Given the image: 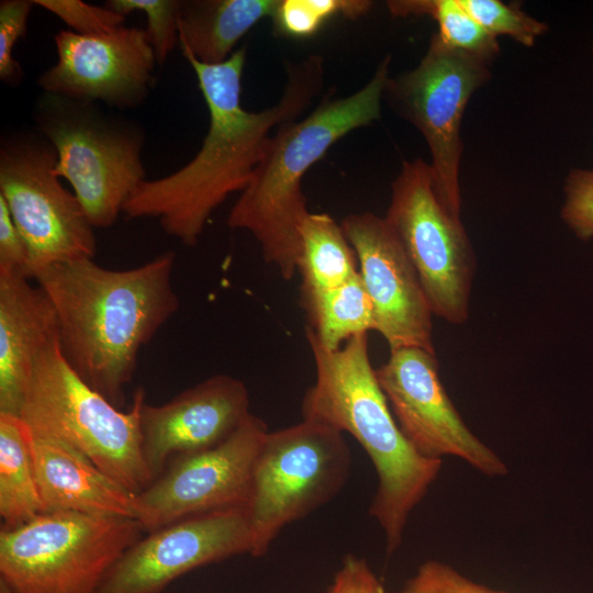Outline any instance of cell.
<instances>
[{
	"label": "cell",
	"instance_id": "obj_1",
	"mask_svg": "<svg viewBox=\"0 0 593 593\" xmlns=\"http://www.w3.org/2000/svg\"><path fill=\"white\" fill-rule=\"evenodd\" d=\"M209 111V128L194 157L178 170L144 180L123 206L126 219L155 217L165 233L186 246L198 244L211 214L249 183L273 132L296 120L323 87L318 55L286 66L281 98L261 111L242 105L246 48L217 65L183 54Z\"/></svg>",
	"mask_w": 593,
	"mask_h": 593
},
{
	"label": "cell",
	"instance_id": "obj_2",
	"mask_svg": "<svg viewBox=\"0 0 593 593\" xmlns=\"http://www.w3.org/2000/svg\"><path fill=\"white\" fill-rule=\"evenodd\" d=\"M174 267L175 253L168 250L128 269L78 258L43 267L32 277L55 309L65 359L119 409L142 347L180 307Z\"/></svg>",
	"mask_w": 593,
	"mask_h": 593
},
{
	"label": "cell",
	"instance_id": "obj_3",
	"mask_svg": "<svg viewBox=\"0 0 593 593\" xmlns=\"http://www.w3.org/2000/svg\"><path fill=\"white\" fill-rule=\"evenodd\" d=\"M305 336L316 377L303 395L302 418L349 434L367 452L378 477L369 514L383 532L387 552L393 553L411 513L438 478L443 460L423 457L402 434L371 366L368 333L334 350L307 328Z\"/></svg>",
	"mask_w": 593,
	"mask_h": 593
},
{
	"label": "cell",
	"instance_id": "obj_4",
	"mask_svg": "<svg viewBox=\"0 0 593 593\" xmlns=\"http://www.w3.org/2000/svg\"><path fill=\"white\" fill-rule=\"evenodd\" d=\"M390 60L385 57L354 93L325 100L304 118L278 127L228 213L227 226L250 233L265 261L286 280L298 272L300 230L310 213L301 184L304 175L340 138L380 119Z\"/></svg>",
	"mask_w": 593,
	"mask_h": 593
},
{
	"label": "cell",
	"instance_id": "obj_5",
	"mask_svg": "<svg viewBox=\"0 0 593 593\" xmlns=\"http://www.w3.org/2000/svg\"><path fill=\"white\" fill-rule=\"evenodd\" d=\"M146 392L138 387L121 411L88 385L65 359L59 338L37 357L19 417L32 435L80 452L134 494L153 477L141 449L139 416Z\"/></svg>",
	"mask_w": 593,
	"mask_h": 593
},
{
	"label": "cell",
	"instance_id": "obj_6",
	"mask_svg": "<svg viewBox=\"0 0 593 593\" xmlns=\"http://www.w3.org/2000/svg\"><path fill=\"white\" fill-rule=\"evenodd\" d=\"M32 116L56 152L55 175L69 182L92 226H112L146 180L144 128L96 102L46 92L36 99Z\"/></svg>",
	"mask_w": 593,
	"mask_h": 593
},
{
	"label": "cell",
	"instance_id": "obj_7",
	"mask_svg": "<svg viewBox=\"0 0 593 593\" xmlns=\"http://www.w3.org/2000/svg\"><path fill=\"white\" fill-rule=\"evenodd\" d=\"M144 533L135 518L42 513L0 532V579L14 593H97Z\"/></svg>",
	"mask_w": 593,
	"mask_h": 593
},
{
	"label": "cell",
	"instance_id": "obj_8",
	"mask_svg": "<svg viewBox=\"0 0 593 593\" xmlns=\"http://www.w3.org/2000/svg\"><path fill=\"white\" fill-rule=\"evenodd\" d=\"M351 451L344 434L303 419L268 432L258 452L247 503L251 557L265 556L281 530L332 501L346 485Z\"/></svg>",
	"mask_w": 593,
	"mask_h": 593
},
{
	"label": "cell",
	"instance_id": "obj_9",
	"mask_svg": "<svg viewBox=\"0 0 593 593\" xmlns=\"http://www.w3.org/2000/svg\"><path fill=\"white\" fill-rule=\"evenodd\" d=\"M491 64L447 45L435 33L418 65L389 78L384 89L391 107L424 137L435 192L457 217L461 208V121L470 98L490 79Z\"/></svg>",
	"mask_w": 593,
	"mask_h": 593
},
{
	"label": "cell",
	"instance_id": "obj_10",
	"mask_svg": "<svg viewBox=\"0 0 593 593\" xmlns=\"http://www.w3.org/2000/svg\"><path fill=\"white\" fill-rule=\"evenodd\" d=\"M55 165L53 145L37 131L2 136L0 197L26 243L31 279L43 267L93 258L97 250L94 227Z\"/></svg>",
	"mask_w": 593,
	"mask_h": 593
},
{
	"label": "cell",
	"instance_id": "obj_11",
	"mask_svg": "<svg viewBox=\"0 0 593 593\" xmlns=\"http://www.w3.org/2000/svg\"><path fill=\"white\" fill-rule=\"evenodd\" d=\"M384 217L401 240L433 314L452 324L465 323L474 253L460 217L439 201L428 163L403 161Z\"/></svg>",
	"mask_w": 593,
	"mask_h": 593
},
{
	"label": "cell",
	"instance_id": "obj_12",
	"mask_svg": "<svg viewBox=\"0 0 593 593\" xmlns=\"http://www.w3.org/2000/svg\"><path fill=\"white\" fill-rule=\"evenodd\" d=\"M436 355L417 347L390 350L376 376L406 440L423 457L450 456L494 478L505 461L467 426L446 392Z\"/></svg>",
	"mask_w": 593,
	"mask_h": 593
},
{
	"label": "cell",
	"instance_id": "obj_13",
	"mask_svg": "<svg viewBox=\"0 0 593 593\" xmlns=\"http://www.w3.org/2000/svg\"><path fill=\"white\" fill-rule=\"evenodd\" d=\"M249 414L220 445L175 458L136 494V519L144 532L209 512L247 506L254 466L268 433Z\"/></svg>",
	"mask_w": 593,
	"mask_h": 593
},
{
	"label": "cell",
	"instance_id": "obj_14",
	"mask_svg": "<svg viewBox=\"0 0 593 593\" xmlns=\"http://www.w3.org/2000/svg\"><path fill=\"white\" fill-rule=\"evenodd\" d=\"M246 506L170 523L131 545L97 593H163L179 577L203 566L251 553Z\"/></svg>",
	"mask_w": 593,
	"mask_h": 593
},
{
	"label": "cell",
	"instance_id": "obj_15",
	"mask_svg": "<svg viewBox=\"0 0 593 593\" xmlns=\"http://www.w3.org/2000/svg\"><path fill=\"white\" fill-rule=\"evenodd\" d=\"M54 43L56 63L37 78L43 92L133 109L154 88L158 64L145 29L122 25L97 35L61 30Z\"/></svg>",
	"mask_w": 593,
	"mask_h": 593
},
{
	"label": "cell",
	"instance_id": "obj_16",
	"mask_svg": "<svg viewBox=\"0 0 593 593\" xmlns=\"http://www.w3.org/2000/svg\"><path fill=\"white\" fill-rule=\"evenodd\" d=\"M340 226L353 246L371 300L374 331L390 350L417 347L435 354L432 309L417 273L385 217L353 213Z\"/></svg>",
	"mask_w": 593,
	"mask_h": 593
},
{
	"label": "cell",
	"instance_id": "obj_17",
	"mask_svg": "<svg viewBox=\"0 0 593 593\" xmlns=\"http://www.w3.org/2000/svg\"><path fill=\"white\" fill-rule=\"evenodd\" d=\"M249 406L245 383L228 374H214L160 405L145 400L141 449L153 481L175 458L225 441L250 414Z\"/></svg>",
	"mask_w": 593,
	"mask_h": 593
},
{
	"label": "cell",
	"instance_id": "obj_18",
	"mask_svg": "<svg viewBox=\"0 0 593 593\" xmlns=\"http://www.w3.org/2000/svg\"><path fill=\"white\" fill-rule=\"evenodd\" d=\"M22 273H0V414L19 416L35 361L58 336L45 291Z\"/></svg>",
	"mask_w": 593,
	"mask_h": 593
},
{
	"label": "cell",
	"instance_id": "obj_19",
	"mask_svg": "<svg viewBox=\"0 0 593 593\" xmlns=\"http://www.w3.org/2000/svg\"><path fill=\"white\" fill-rule=\"evenodd\" d=\"M30 436L44 513L76 512L136 519V494L70 447L31 433Z\"/></svg>",
	"mask_w": 593,
	"mask_h": 593
},
{
	"label": "cell",
	"instance_id": "obj_20",
	"mask_svg": "<svg viewBox=\"0 0 593 593\" xmlns=\"http://www.w3.org/2000/svg\"><path fill=\"white\" fill-rule=\"evenodd\" d=\"M280 0H181L179 46L206 65L226 61L238 41L260 20L272 18Z\"/></svg>",
	"mask_w": 593,
	"mask_h": 593
},
{
	"label": "cell",
	"instance_id": "obj_21",
	"mask_svg": "<svg viewBox=\"0 0 593 593\" xmlns=\"http://www.w3.org/2000/svg\"><path fill=\"white\" fill-rule=\"evenodd\" d=\"M42 513L30 432L19 416L0 414L1 528H15Z\"/></svg>",
	"mask_w": 593,
	"mask_h": 593
},
{
	"label": "cell",
	"instance_id": "obj_22",
	"mask_svg": "<svg viewBox=\"0 0 593 593\" xmlns=\"http://www.w3.org/2000/svg\"><path fill=\"white\" fill-rule=\"evenodd\" d=\"M298 272L302 300L334 289L358 273L355 250L340 224L326 213H309L300 230Z\"/></svg>",
	"mask_w": 593,
	"mask_h": 593
},
{
	"label": "cell",
	"instance_id": "obj_23",
	"mask_svg": "<svg viewBox=\"0 0 593 593\" xmlns=\"http://www.w3.org/2000/svg\"><path fill=\"white\" fill-rule=\"evenodd\" d=\"M302 303L309 318L306 328L327 349H338L354 336L374 331L372 303L359 271Z\"/></svg>",
	"mask_w": 593,
	"mask_h": 593
},
{
	"label": "cell",
	"instance_id": "obj_24",
	"mask_svg": "<svg viewBox=\"0 0 593 593\" xmlns=\"http://www.w3.org/2000/svg\"><path fill=\"white\" fill-rule=\"evenodd\" d=\"M387 7L393 16H429L438 25V36L449 46L493 61L500 53L497 38L485 31L459 0H392Z\"/></svg>",
	"mask_w": 593,
	"mask_h": 593
},
{
	"label": "cell",
	"instance_id": "obj_25",
	"mask_svg": "<svg viewBox=\"0 0 593 593\" xmlns=\"http://www.w3.org/2000/svg\"><path fill=\"white\" fill-rule=\"evenodd\" d=\"M371 7L368 0H280L271 19L278 34L301 38L312 36L334 16L356 20Z\"/></svg>",
	"mask_w": 593,
	"mask_h": 593
},
{
	"label": "cell",
	"instance_id": "obj_26",
	"mask_svg": "<svg viewBox=\"0 0 593 593\" xmlns=\"http://www.w3.org/2000/svg\"><path fill=\"white\" fill-rule=\"evenodd\" d=\"M466 11L491 35L510 36L523 46L532 47L548 26L515 3L500 0H459Z\"/></svg>",
	"mask_w": 593,
	"mask_h": 593
},
{
	"label": "cell",
	"instance_id": "obj_27",
	"mask_svg": "<svg viewBox=\"0 0 593 593\" xmlns=\"http://www.w3.org/2000/svg\"><path fill=\"white\" fill-rule=\"evenodd\" d=\"M104 5L125 18L134 11L146 15L145 30L158 65H163L179 44L181 0H108Z\"/></svg>",
	"mask_w": 593,
	"mask_h": 593
},
{
	"label": "cell",
	"instance_id": "obj_28",
	"mask_svg": "<svg viewBox=\"0 0 593 593\" xmlns=\"http://www.w3.org/2000/svg\"><path fill=\"white\" fill-rule=\"evenodd\" d=\"M33 2L59 18L70 31L81 35L108 33L122 26L125 21V16L104 4L93 5L80 0H33Z\"/></svg>",
	"mask_w": 593,
	"mask_h": 593
},
{
	"label": "cell",
	"instance_id": "obj_29",
	"mask_svg": "<svg viewBox=\"0 0 593 593\" xmlns=\"http://www.w3.org/2000/svg\"><path fill=\"white\" fill-rule=\"evenodd\" d=\"M33 0H2L0 2V79L15 86L21 82L23 70L14 59L13 49L27 32V21L34 7Z\"/></svg>",
	"mask_w": 593,
	"mask_h": 593
},
{
	"label": "cell",
	"instance_id": "obj_30",
	"mask_svg": "<svg viewBox=\"0 0 593 593\" xmlns=\"http://www.w3.org/2000/svg\"><path fill=\"white\" fill-rule=\"evenodd\" d=\"M398 593H507L478 583L450 564L427 560L406 580Z\"/></svg>",
	"mask_w": 593,
	"mask_h": 593
},
{
	"label": "cell",
	"instance_id": "obj_31",
	"mask_svg": "<svg viewBox=\"0 0 593 593\" xmlns=\"http://www.w3.org/2000/svg\"><path fill=\"white\" fill-rule=\"evenodd\" d=\"M563 189L561 219L580 239L593 238V169L570 170Z\"/></svg>",
	"mask_w": 593,
	"mask_h": 593
},
{
	"label": "cell",
	"instance_id": "obj_32",
	"mask_svg": "<svg viewBox=\"0 0 593 593\" xmlns=\"http://www.w3.org/2000/svg\"><path fill=\"white\" fill-rule=\"evenodd\" d=\"M0 273H22L31 279L26 243L2 197H0Z\"/></svg>",
	"mask_w": 593,
	"mask_h": 593
},
{
	"label": "cell",
	"instance_id": "obj_33",
	"mask_svg": "<svg viewBox=\"0 0 593 593\" xmlns=\"http://www.w3.org/2000/svg\"><path fill=\"white\" fill-rule=\"evenodd\" d=\"M327 593H387L368 562L355 555H346Z\"/></svg>",
	"mask_w": 593,
	"mask_h": 593
},
{
	"label": "cell",
	"instance_id": "obj_34",
	"mask_svg": "<svg viewBox=\"0 0 593 593\" xmlns=\"http://www.w3.org/2000/svg\"><path fill=\"white\" fill-rule=\"evenodd\" d=\"M0 593H14L11 586L2 579H0Z\"/></svg>",
	"mask_w": 593,
	"mask_h": 593
}]
</instances>
